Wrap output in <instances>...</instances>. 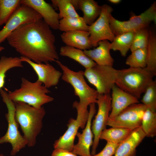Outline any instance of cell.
I'll return each instance as SVG.
<instances>
[{
	"mask_svg": "<svg viewBox=\"0 0 156 156\" xmlns=\"http://www.w3.org/2000/svg\"><path fill=\"white\" fill-rule=\"evenodd\" d=\"M6 39L22 56L35 63H49L59 60L55 36L43 19L20 26Z\"/></svg>",
	"mask_w": 156,
	"mask_h": 156,
	"instance_id": "1",
	"label": "cell"
},
{
	"mask_svg": "<svg viewBox=\"0 0 156 156\" xmlns=\"http://www.w3.org/2000/svg\"><path fill=\"white\" fill-rule=\"evenodd\" d=\"M14 103L15 119L22 131L23 136L27 142V146H34L42 127L46 111L43 106L37 108L22 102Z\"/></svg>",
	"mask_w": 156,
	"mask_h": 156,
	"instance_id": "2",
	"label": "cell"
},
{
	"mask_svg": "<svg viewBox=\"0 0 156 156\" xmlns=\"http://www.w3.org/2000/svg\"><path fill=\"white\" fill-rule=\"evenodd\" d=\"M155 76L146 68L117 70L115 84L139 99L153 81Z\"/></svg>",
	"mask_w": 156,
	"mask_h": 156,
	"instance_id": "3",
	"label": "cell"
},
{
	"mask_svg": "<svg viewBox=\"0 0 156 156\" xmlns=\"http://www.w3.org/2000/svg\"><path fill=\"white\" fill-rule=\"evenodd\" d=\"M50 91L40 81L31 82L24 77L21 78V87L8 93L9 97L14 102L25 103L37 108L53 101L54 98L47 94Z\"/></svg>",
	"mask_w": 156,
	"mask_h": 156,
	"instance_id": "4",
	"label": "cell"
},
{
	"mask_svg": "<svg viewBox=\"0 0 156 156\" xmlns=\"http://www.w3.org/2000/svg\"><path fill=\"white\" fill-rule=\"evenodd\" d=\"M55 62L62 71V79L71 85L74 90L75 94L79 97V105L83 108L87 109L90 104L96 103L99 94L96 90L87 83L84 77V71L81 70L74 71L59 60Z\"/></svg>",
	"mask_w": 156,
	"mask_h": 156,
	"instance_id": "5",
	"label": "cell"
},
{
	"mask_svg": "<svg viewBox=\"0 0 156 156\" xmlns=\"http://www.w3.org/2000/svg\"><path fill=\"white\" fill-rule=\"evenodd\" d=\"M0 94L7 108L8 112L5 114V117L8 123L6 132L0 138V144L5 143L10 144L12 146L10 155L13 156L27 145V142L18 129V124L15 117L14 102L9 97L8 93L2 89H0Z\"/></svg>",
	"mask_w": 156,
	"mask_h": 156,
	"instance_id": "6",
	"label": "cell"
},
{
	"mask_svg": "<svg viewBox=\"0 0 156 156\" xmlns=\"http://www.w3.org/2000/svg\"><path fill=\"white\" fill-rule=\"evenodd\" d=\"M109 20L111 29L115 36L127 32H135L140 29L148 27L151 22L156 23V2L154 1L140 15H132L127 21H119L112 14L110 16Z\"/></svg>",
	"mask_w": 156,
	"mask_h": 156,
	"instance_id": "7",
	"label": "cell"
},
{
	"mask_svg": "<svg viewBox=\"0 0 156 156\" xmlns=\"http://www.w3.org/2000/svg\"><path fill=\"white\" fill-rule=\"evenodd\" d=\"M117 70L113 66L96 65L85 69L84 76L99 94H110L115 84Z\"/></svg>",
	"mask_w": 156,
	"mask_h": 156,
	"instance_id": "8",
	"label": "cell"
},
{
	"mask_svg": "<svg viewBox=\"0 0 156 156\" xmlns=\"http://www.w3.org/2000/svg\"><path fill=\"white\" fill-rule=\"evenodd\" d=\"M101 8L99 17L89 26V39L92 47H96L101 41L106 40L112 42L115 37L110 25V16L113 9L110 6L106 4L102 5Z\"/></svg>",
	"mask_w": 156,
	"mask_h": 156,
	"instance_id": "9",
	"label": "cell"
},
{
	"mask_svg": "<svg viewBox=\"0 0 156 156\" xmlns=\"http://www.w3.org/2000/svg\"><path fill=\"white\" fill-rule=\"evenodd\" d=\"M96 103L98 105L97 114L91 125L94 135L91 154H96L100 136L102 131L106 129L107 123L111 109V96L110 94H99Z\"/></svg>",
	"mask_w": 156,
	"mask_h": 156,
	"instance_id": "10",
	"label": "cell"
},
{
	"mask_svg": "<svg viewBox=\"0 0 156 156\" xmlns=\"http://www.w3.org/2000/svg\"><path fill=\"white\" fill-rule=\"evenodd\" d=\"M146 109L142 103L131 105L114 117L109 118L107 125L133 130L141 127L142 118Z\"/></svg>",
	"mask_w": 156,
	"mask_h": 156,
	"instance_id": "11",
	"label": "cell"
},
{
	"mask_svg": "<svg viewBox=\"0 0 156 156\" xmlns=\"http://www.w3.org/2000/svg\"><path fill=\"white\" fill-rule=\"evenodd\" d=\"M41 19H42L41 16L34 9L21 4L0 31V44L20 26Z\"/></svg>",
	"mask_w": 156,
	"mask_h": 156,
	"instance_id": "12",
	"label": "cell"
},
{
	"mask_svg": "<svg viewBox=\"0 0 156 156\" xmlns=\"http://www.w3.org/2000/svg\"><path fill=\"white\" fill-rule=\"evenodd\" d=\"M95 103L90 104L88 120L82 133L78 132L76 136L78 138V142L74 145L72 152L80 156H92L90 152V148L92 146L94 135L91 129L92 120L95 114Z\"/></svg>",
	"mask_w": 156,
	"mask_h": 156,
	"instance_id": "13",
	"label": "cell"
},
{
	"mask_svg": "<svg viewBox=\"0 0 156 156\" xmlns=\"http://www.w3.org/2000/svg\"><path fill=\"white\" fill-rule=\"evenodd\" d=\"M23 62L29 64L36 73L37 80L41 82L47 88L56 86L59 83L62 73L49 63H37L29 59L21 56Z\"/></svg>",
	"mask_w": 156,
	"mask_h": 156,
	"instance_id": "14",
	"label": "cell"
},
{
	"mask_svg": "<svg viewBox=\"0 0 156 156\" xmlns=\"http://www.w3.org/2000/svg\"><path fill=\"white\" fill-rule=\"evenodd\" d=\"M21 4L32 8L38 13L50 28L59 29L60 19L58 13L50 4L44 0H21Z\"/></svg>",
	"mask_w": 156,
	"mask_h": 156,
	"instance_id": "15",
	"label": "cell"
},
{
	"mask_svg": "<svg viewBox=\"0 0 156 156\" xmlns=\"http://www.w3.org/2000/svg\"><path fill=\"white\" fill-rule=\"evenodd\" d=\"M111 90V109L109 118L114 117L129 106L139 103V99L115 84Z\"/></svg>",
	"mask_w": 156,
	"mask_h": 156,
	"instance_id": "16",
	"label": "cell"
},
{
	"mask_svg": "<svg viewBox=\"0 0 156 156\" xmlns=\"http://www.w3.org/2000/svg\"><path fill=\"white\" fill-rule=\"evenodd\" d=\"M146 137L141 127L133 130L118 144L114 156H136V148Z\"/></svg>",
	"mask_w": 156,
	"mask_h": 156,
	"instance_id": "17",
	"label": "cell"
},
{
	"mask_svg": "<svg viewBox=\"0 0 156 156\" xmlns=\"http://www.w3.org/2000/svg\"><path fill=\"white\" fill-rule=\"evenodd\" d=\"M67 126L68 128L65 133L54 142V149L61 148L72 152L79 129H83L81 122L77 118L76 119L70 118Z\"/></svg>",
	"mask_w": 156,
	"mask_h": 156,
	"instance_id": "18",
	"label": "cell"
},
{
	"mask_svg": "<svg viewBox=\"0 0 156 156\" xmlns=\"http://www.w3.org/2000/svg\"><path fill=\"white\" fill-rule=\"evenodd\" d=\"M110 45L109 41L103 40L99 41L94 49L83 51L97 65L113 66L114 60L110 53Z\"/></svg>",
	"mask_w": 156,
	"mask_h": 156,
	"instance_id": "19",
	"label": "cell"
},
{
	"mask_svg": "<svg viewBox=\"0 0 156 156\" xmlns=\"http://www.w3.org/2000/svg\"><path fill=\"white\" fill-rule=\"evenodd\" d=\"M89 36L88 31H76L63 32L61 35V38L66 45L84 51L92 47Z\"/></svg>",
	"mask_w": 156,
	"mask_h": 156,
	"instance_id": "20",
	"label": "cell"
},
{
	"mask_svg": "<svg viewBox=\"0 0 156 156\" xmlns=\"http://www.w3.org/2000/svg\"><path fill=\"white\" fill-rule=\"evenodd\" d=\"M75 9L81 10L83 13L82 17L86 24L89 26L99 16L101 6L93 0H71Z\"/></svg>",
	"mask_w": 156,
	"mask_h": 156,
	"instance_id": "21",
	"label": "cell"
},
{
	"mask_svg": "<svg viewBox=\"0 0 156 156\" xmlns=\"http://www.w3.org/2000/svg\"><path fill=\"white\" fill-rule=\"evenodd\" d=\"M60 55L68 57L79 63L85 69L92 67L96 65V63L87 55L84 51L73 47L66 45L61 47Z\"/></svg>",
	"mask_w": 156,
	"mask_h": 156,
	"instance_id": "22",
	"label": "cell"
},
{
	"mask_svg": "<svg viewBox=\"0 0 156 156\" xmlns=\"http://www.w3.org/2000/svg\"><path fill=\"white\" fill-rule=\"evenodd\" d=\"M134 32H129L115 36L110 43L111 50L118 51L123 57H125L131 46Z\"/></svg>",
	"mask_w": 156,
	"mask_h": 156,
	"instance_id": "23",
	"label": "cell"
},
{
	"mask_svg": "<svg viewBox=\"0 0 156 156\" xmlns=\"http://www.w3.org/2000/svg\"><path fill=\"white\" fill-rule=\"evenodd\" d=\"M133 130L119 127L105 129L101 132L100 139L105 140L107 142L119 144L130 134Z\"/></svg>",
	"mask_w": 156,
	"mask_h": 156,
	"instance_id": "24",
	"label": "cell"
},
{
	"mask_svg": "<svg viewBox=\"0 0 156 156\" xmlns=\"http://www.w3.org/2000/svg\"><path fill=\"white\" fill-rule=\"evenodd\" d=\"M89 26L82 17L66 18L60 19L59 29L63 32L76 31H88Z\"/></svg>",
	"mask_w": 156,
	"mask_h": 156,
	"instance_id": "25",
	"label": "cell"
},
{
	"mask_svg": "<svg viewBox=\"0 0 156 156\" xmlns=\"http://www.w3.org/2000/svg\"><path fill=\"white\" fill-rule=\"evenodd\" d=\"M146 68L156 75V35L155 32L149 29V36L146 47Z\"/></svg>",
	"mask_w": 156,
	"mask_h": 156,
	"instance_id": "26",
	"label": "cell"
},
{
	"mask_svg": "<svg viewBox=\"0 0 156 156\" xmlns=\"http://www.w3.org/2000/svg\"><path fill=\"white\" fill-rule=\"evenodd\" d=\"M20 57L2 56L0 59V89L3 87L5 83L6 73L10 69L15 67H22Z\"/></svg>",
	"mask_w": 156,
	"mask_h": 156,
	"instance_id": "27",
	"label": "cell"
},
{
	"mask_svg": "<svg viewBox=\"0 0 156 156\" xmlns=\"http://www.w3.org/2000/svg\"><path fill=\"white\" fill-rule=\"evenodd\" d=\"M141 127L146 137L153 138L156 135V113L147 109L143 115Z\"/></svg>",
	"mask_w": 156,
	"mask_h": 156,
	"instance_id": "28",
	"label": "cell"
},
{
	"mask_svg": "<svg viewBox=\"0 0 156 156\" xmlns=\"http://www.w3.org/2000/svg\"><path fill=\"white\" fill-rule=\"evenodd\" d=\"M52 5L58 8L60 19L80 16L77 12L71 0H52Z\"/></svg>",
	"mask_w": 156,
	"mask_h": 156,
	"instance_id": "29",
	"label": "cell"
},
{
	"mask_svg": "<svg viewBox=\"0 0 156 156\" xmlns=\"http://www.w3.org/2000/svg\"><path fill=\"white\" fill-rule=\"evenodd\" d=\"M21 4L19 0H0V26L6 23Z\"/></svg>",
	"mask_w": 156,
	"mask_h": 156,
	"instance_id": "30",
	"label": "cell"
},
{
	"mask_svg": "<svg viewBox=\"0 0 156 156\" xmlns=\"http://www.w3.org/2000/svg\"><path fill=\"white\" fill-rule=\"evenodd\" d=\"M131 52L126 60V64L131 68H146V48L137 49Z\"/></svg>",
	"mask_w": 156,
	"mask_h": 156,
	"instance_id": "31",
	"label": "cell"
},
{
	"mask_svg": "<svg viewBox=\"0 0 156 156\" xmlns=\"http://www.w3.org/2000/svg\"><path fill=\"white\" fill-rule=\"evenodd\" d=\"M149 36L148 27L140 29L134 32L130 49L131 52L137 49L146 48Z\"/></svg>",
	"mask_w": 156,
	"mask_h": 156,
	"instance_id": "32",
	"label": "cell"
},
{
	"mask_svg": "<svg viewBox=\"0 0 156 156\" xmlns=\"http://www.w3.org/2000/svg\"><path fill=\"white\" fill-rule=\"evenodd\" d=\"M141 101L147 109L156 112V81L153 80L148 86Z\"/></svg>",
	"mask_w": 156,
	"mask_h": 156,
	"instance_id": "33",
	"label": "cell"
},
{
	"mask_svg": "<svg viewBox=\"0 0 156 156\" xmlns=\"http://www.w3.org/2000/svg\"><path fill=\"white\" fill-rule=\"evenodd\" d=\"M119 144L107 142L105 147L100 152L92 156H112L115 154Z\"/></svg>",
	"mask_w": 156,
	"mask_h": 156,
	"instance_id": "34",
	"label": "cell"
},
{
	"mask_svg": "<svg viewBox=\"0 0 156 156\" xmlns=\"http://www.w3.org/2000/svg\"><path fill=\"white\" fill-rule=\"evenodd\" d=\"M50 156H77L72 152L61 149H55Z\"/></svg>",
	"mask_w": 156,
	"mask_h": 156,
	"instance_id": "35",
	"label": "cell"
},
{
	"mask_svg": "<svg viewBox=\"0 0 156 156\" xmlns=\"http://www.w3.org/2000/svg\"><path fill=\"white\" fill-rule=\"evenodd\" d=\"M109 2L114 4H118L121 1L120 0H109L108 1Z\"/></svg>",
	"mask_w": 156,
	"mask_h": 156,
	"instance_id": "36",
	"label": "cell"
},
{
	"mask_svg": "<svg viewBox=\"0 0 156 156\" xmlns=\"http://www.w3.org/2000/svg\"><path fill=\"white\" fill-rule=\"evenodd\" d=\"M4 49V47L0 46V52Z\"/></svg>",
	"mask_w": 156,
	"mask_h": 156,
	"instance_id": "37",
	"label": "cell"
},
{
	"mask_svg": "<svg viewBox=\"0 0 156 156\" xmlns=\"http://www.w3.org/2000/svg\"><path fill=\"white\" fill-rule=\"evenodd\" d=\"M0 156H4V155L2 154H0Z\"/></svg>",
	"mask_w": 156,
	"mask_h": 156,
	"instance_id": "38",
	"label": "cell"
}]
</instances>
